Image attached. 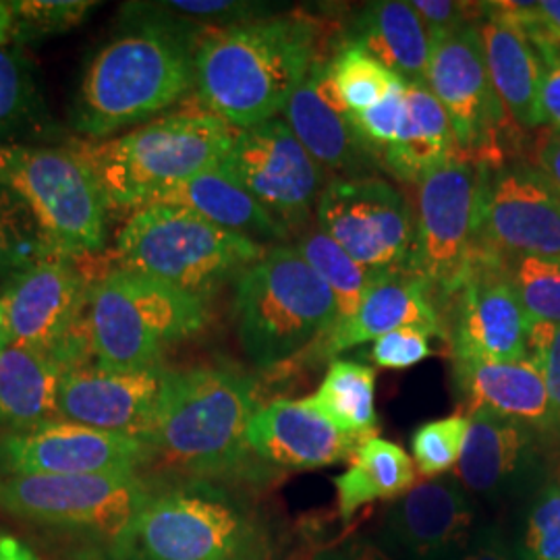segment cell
<instances>
[{
  "label": "cell",
  "instance_id": "15",
  "mask_svg": "<svg viewBox=\"0 0 560 560\" xmlns=\"http://www.w3.org/2000/svg\"><path fill=\"white\" fill-rule=\"evenodd\" d=\"M221 171L260 201L291 235L307 224L324 189V166L284 119L235 131Z\"/></svg>",
  "mask_w": 560,
  "mask_h": 560
},
{
  "label": "cell",
  "instance_id": "49",
  "mask_svg": "<svg viewBox=\"0 0 560 560\" xmlns=\"http://www.w3.org/2000/svg\"><path fill=\"white\" fill-rule=\"evenodd\" d=\"M0 560H40L20 538L0 534Z\"/></svg>",
  "mask_w": 560,
  "mask_h": 560
},
{
  "label": "cell",
  "instance_id": "34",
  "mask_svg": "<svg viewBox=\"0 0 560 560\" xmlns=\"http://www.w3.org/2000/svg\"><path fill=\"white\" fill-rule=\"evenodd\" d=\"M298 252L303 256L328 287L335 293L339 320H347L360 307L365 291L374 280L381 279L360 261L353 260L337 241L330 240L320 229H307L295 243Z\"/></svg>",
  "mask_w": 560,
  "mask_h": 560
},
{
  "label": "cell",
  "instance_id": "25",
  "mask_svg": "<svg viewBox=\"0 0 560 560\" xmlns=\"http://www.w3.org/2000/svg\"><path fill=\"white\" fill-rule=\"evenodd\" d=\"M407 326L446 340V326L430 287L416 275L381 277L365 291L360 307L347 320L337 322L322 340V358H337L342 351L376 340Z\"/></svg>",
  "mask_w": 560,
  "mask_h": 560
},
{
  "label": "cell",
  "instance_id": "9",
  "mask_svg": "<svg viewBox=\"0 0 560 560\" xmlns=\"http://www.w3.org/2000/svg\"><path fill=\"white\" fill-rule=\"evenodd\" d=\"M150 499L140 474L0 476L4 513L119 541L122 548Z\"/></svg>",
  "mask_w": 560,
  "mask_h": 560
},
{
  "label": "cell",
  "instance_id": "21",
  "mask_svg": "<svg viewBox=\"0 0 560 560\" xmlns=\"http://www.w3.org/2000/svg\"><path fill=\"white\" fill-rule=\"evenodd\" d=\"M457 480L486 501H502L534 486L544 471L538 430L490 413L469 416Z\"/></svg>",
  "mask_w": 560,
  "mask_h": 560
},
{
  "label": "cell",
  "instance_id": "47",
  "mask_svg": "<svg viewBox=\"0 0 560 560\" xmlns=\"http://www.w3.org/2000/svg\"><path fill=\"white\" fill-rule=\"evenodd\" d=\"M536 168L540 171L560 200V133L546 129L536 143Z\"/></svg>",
  "mask_w": 560,
  "mask_h": 560
},
{
  "label": "cell",
  "instance_id": "17",
  "mask_svg": "<svg viewBox=\"0 0 560 560\" xmlns=\"http://www.w3.org/2000/svg\"><path fill=\"white\" fill-rule=\"evenodd\" d=\"M425 85L441 102L460 152L476 162H499L497 131L504 108L486 69L476 21L453 34L430 38Z\"/></svg>",
  "mask_w": 560,
  "mask_h": 560
},
{
  "label": "cell",
  "instance_id": "27",
  "mask_svg": "<svg viewBox=\"0 0 560 560\" xmlns=\"http://www.w3.org/2000/svg\"><path fill=\"white\" fill-rule=\"evenodd\" d=\"M476 25L486 69L504 113L523 129L541 127L540 94L546 62L538 48L506 21L480 18Z\"/></svg>",
  "mask_w": 560,
  "mask_h": 560
},
{
  "label": "cell",
  "instance_id": "7",
  "mask_svg": "<svg viewBox=\"0 0 560 560\" xmlns=\"http://www.w3.org/2000/svg\"><path fill=\"white\" fill-rule=\"evenodd\" d=\"M260 241L231 233L175 206L133 210L117 235V261L150 279L208 300L266 256Z\"/></svg>",
  "mask_w": 560,
  "mask_h": 560
},
{
  "label": "cell",
  "instance_id": "32",
  "mask_svg": "<svg viewBox=\"0 0 560 560\" xmlns=\"http://www.w3.org/2000/svg\"><path fill=\"white\" fill-rule=\"evenodd\" d=\"M55 129L36 62L23 44H0V143H25Z\"/></svg>",
  "mask_w": 560,
  "mask_h": 560
},
{
  "label": "cell",
  "instance_id": "29",
  "mask_svg": "<svg viewBox=\"0 0 560 560\" xmlns=\"http://www.w3.org/2000/svg\"><path fill=\"white\" fill-rule=\"evenodd\" d=\"M65 370L48 351L9 342L0 351V423L11 432H25L59 420Z\"/></svg>",
  "mask_w": 560,
  "mask_h": 560
},
{
  "label": "cell",
  "instance_id": "40",
  "mask_svg": "<svg viewBox=\"0 0 560 560\" xmlns=\"http://www.w3.org/2000/svg\"><path fill=\"white\" fill-rule=\"evenodd\" d=\"M521 560H560V481H550L532 502L523 541Z\"/></svg>",
  "mask_w": 560,
  "mask_h": 560
},
{
  "label": "cell",
  "instance_id": "6",
  "mask_svg": "<svg viewBox=\"0 0 560 560\" xmlns=\"http://www.w3.org/2000/svg\"><path fill=\"white\" fill-rule=\"evenodd\" d=\"M206 324V300L122 268L92 284L85 310L92 360L120 372L159 368L166 349Z\"/></svg>",
  "mask_w": 560,
  "mask_h": 560
},
{
  "label": "cell",
  "instance_id": "39",
  "mask_svg": "<svg viewBox=\"0 0 560 560\" xmlns=\"http://www.w3.org/2000/svg\"><path fill=\"white\" fill-rule=\"evenodd\" d=\"M467 425V416H451L421 423L411 436V459L418 465L421 476L439 478L457 467Z\"/></svg>",
  "mask_w": 560,
  "mask_h": 560
},
{
  "label": "cell",
  "instance_id": "31",
  "mask_svg": "<svg viewBox=\"0 0 560 560\" xmlns=\"http://www.w3.org/2000/svg\"><path fill=\"white\" fill-rule=\"evenodd\" d=\"M349 463V469L335 478L342 520L353 517L365 504L400 499L416 486V463L395 442L372 436Z\"/></svg>",
  "mask_w": 560,
  "mask_h": 560
},
{
  "label": "cell",
  "instance_id": "33",
  "mask_svg": "<svg viewBox=\"0 0 560 560\" xmlns=\"http://www.w3.org/2000/svg\"><path fill=\"white\" fill-rule=\"evenodd\" d=\"M307 402L349 436L368 441L378 432L376 372L365 363L330 361L324 381Z\"/></svg>",
  "mask_w": 560,
  "mask_h": 560
},
{
  "label": "cell",
  "instance_id": "20",
  "mask_svg": "<svg viewBox=\"0 0 560 560\" xmlns=\"http://www.w3.org/2000/svg\"><path fill=\"white\" fill-rule=\"evenodd\" d=\"M474 502L457 478H428L388 509L384 540L405 560H455L476 532Z\"/></svg>",
  "mask_w": 560,
  "mask_h": 560
},
{
  "label": "cell",
  "instance_id": "36",
  "mask_svg": "<svg viewBox=\"0 0 560 560\" xmlns=\"http://www.w3.org/2000/svg\"><path fill=\"white\" fill-rule=\"evenodd\" d=\"M499 260L529 324L560 326V258L499 254Z\"/></svg>",
  "mask_w": 560,
  "mask_h": 560
},
{
  "label": "cell",
  "instance_id": "45",
  "mask_svg": "<svg viewBox=\"0 0 560 560\" xmlns=\"http://www.w3.org/2000/svg\"><path fill=\"white\" fill-rule=\"evenodd\" d=\"M455 560H515L497 527H476L467 546Z\"/></svg>",
  "mask_w": 560,
  "mask_h": 560
},
{
  "label": "cell",
  "instance_id": "24",
  "mask_svg": "<svg viewBox=\"0 0 560 560\" xmlns=\"http://www.w3.org/2000/svg\"><path fill=\"white\" fill-rule=\"evenodd\" d=\"M282 113L295 138L324 168L361 177L374 162L332 85L328 60L314 62Z\"/></svg>",
  "mask_w": 560,
  "mask_h": 560
},
{
  "label": "cell",
  "instance_id": "5",
  "mask_svg": "<svg viewBox=\"0 0 560 560\" xmlns=\"http://www.w3.org/2000/svg\"><path fill=\"white\" fill-rule=\"evenodd\" d=\"M241 347L260 370L322 342L339 320L337 300L295 245H275L235 284Z\"/></svg>",
  "mask_w": 560,
  "mask_h": 560
},
{
  "label": "cell",
  "instance_id": "2",
  "mask_svg": "<svg viewBox=\"0 0 560 560\" xmlns=\"http://www.w3.org/2000/svg\"><path fill=\"white\" fill-rule=\"evenodd\" d=\"M318 48V23L298 13L210 30L196 42L194 88L203 110L241 131L277 119Z\"/></svg>",
  "mask_w": 560,
  "mask_h": 560
},
{
  "label": "cell",
  "instance_id": "43",
  "mask_svg": "<svg viewBox=\"0 0 560 560\" xmlns=\"http://www.w3.org/2000/svg\"><path fill=\"white\" fill-rule=\"evenodd\" d=\"M529 360L540 365L541 376L555 413V428L560 434V326L529 324Z\"/></svg>",
  "mask_w": 560,
  "mask_h": 560
},
{
  "label": "cell",
  "instance_id": "10",
  "mask_svg": "<svg viewBox=\"0 0 560 560\" xmlns=\"http://www.w3.org/2000/svg\"><path fill=\"white\" fill-rule=\"evenodd\" d=\"M254 536L237 502L194 483L152 494L125 550L140 560H252Z\"/></svg>",
  "mask_w": 560,
  "mask_h": 560
},
{
  "label": "cell",
  "instance_id": "22",
  "mask_svg": "<svg viewBox=\"0 0 560 560\" xmlns=\"http://www.w3.org/2000/svg\"><path fill=\"white\" fill-rule=\"evenodd\" d=\"M365 441L340 432L307 399H277L258 407L247 428V448L279 469H320L355 457Z\"/></svg>",
  "mask_w": 560,
  "mask_h": 560
},
{
  "label": "cell",
  "instance_id": "51",
  "mask_svg": "<svg viewBox=\"0 0 560 560\" xmlns=\"http://www.w3.org/2000/svg\"><path fill=\"white\" fill-rule=\"evenodd\" d=\"M9 345V332H7V324H4V312L0 305V351Z\"/></svg>",
  "mask_w": 560,
  "mask_h": 560
},
{
  "label": "cell",
  "instance_id": "48",
  "mask_svg": "<svg viewBox=\"0 0 560 560\" xmlns=\"http://www.w3.org/2000/svg\"><path fill=\"white\" fill-rule=\"evenodd\" d=\"M540 106L544 125L560 133V57L546 65L541 81Z\"/></svg>",
  "mask_w": 560,
  "mask_h": 560
},
{
  "label": "cell",
  "instance_id": "30",
  "mask_svg": "<svg viewBox=\"0 0 560 560\" xmlns=\"http://www.w3.org/2000/svg\"><path fill=\"white\" fill-rule=\"evenodd\" d=\"M463 154L441 102L425 83H407V119L399 138L382 154V168L420 185L434 168Z\"/></svg>",
  "mask_w": 560,
  "mask_h": 560
},
{
  "label": "cell",
  "instance_id": "11",
  "mask_svg": "<svg viewBox=\"0 0 560 560\" xmlns=\"http://www.w3.org/2000/svg\"><path fill=\"white\" fill-rule=\"evenodd\" d=\"M318 229L376 277L411 275L416 221L395 185L381 177H337L318 198Z\"/></svg>",
  "mask_w": 560,
  "mask_h": 560
},
{
  "label": "cell",
  "instance_id": "46",
  "mask_svg": "<svg viewBox=\"0 0 560 560\" xmlns=\"http://www.w3.org/2000/svg\"><path fill=\"white\" fill-rule=\"evenodd\" d=\"M312 560H393L384 546L370 538H351L335 546L322 548Z\"/></svg>",
  "mask_w": 560,
  "mask_h": 560
},
{
  "label": "cell",
  "instance_id": "23",
  "mask_svg": "<svg viewBox=\"0 0 560 560\" xmlns=\"http://www.w3.org/2000/svg\"><path fill=\"white\" fill-rule=\"evenodd\" d=\"M453 381L467 418L490 413L557 434L540 365L534 360L481 361L453 358Z\"/></svg>",
  "mask_w": 560,
  "mask_h": 560
},
{
  "label": "cell",
  "instance_id": "26",
  "mask_svg": "<svg viewBox=\"0 0 560 560\" xmlns=\"http://www.w3.org/2000/svg\"><path fill=\"white\" fill-rule=\"evenodd\" d=\"M342 46L358 48L407 83H425L432 44L411 2H370L349 23Z\"/></svg>",
  "mask_w": 560,
  "mask_h": 560
},
{
  "label": "cell",
  "instance_id": "50",
  "mask_svg": "<svg viewBox=\"0 0 560 560\" xmlns=\"http://www.w3.org/2000/svg\"><path fill=\"white\" fill-rule=\"evenodd\" d=\"M11 38V9L9 2L0 0V44Z\"/></svg>",
  "mask_w": 560,
  "mask_h": 560
},
{
  "label": "cell",
  "instance_id": "28",
  "mask_svg": "<svg viewBox=\"0 0 560 560\" xmlns=\"http://www.w3.org/2000/svg\"><path fill=\"white\" fill-rule=\"evenodd\" d=\"M148 206L185 208L249 240L287 241L291 237L289 229H284L260 201L252 198L237 180L222 173L221 166L164 189Z\"/></svg>",
  "mask_w": 560,
  "mask_h": 560
},
{
  "label": "cell",
  "instance_id": "8",
  "mask_svg": "<svg viewBox=\"0 0 560 560\" xmlns=\"http://www.w3.org/2000/svg\"><path fill=\"white\" fill-rule=\"evenodd\" d=\"M0 187L25 203L60 258L80 260L104 247L108 206L71 148L0 143Z\"/></svg>",
  "mask_w": 560,
  "mask_h": 560
},
{
  "label": "cell",
  "instance_id": "16",
  "mask_svg": "<svg viewBox=\"0 0 560 560\" xmlns=\"http://www.w3.org/2000/svg\"><path fill=\"white\" fill-rule=\"evenodd\" d=\"M444 307H451L444 320L451 358L529 360V320L497 252L474 243L467 277Z\"/></svg>",
  "mask_w": 560,
  "mask_h": 560
},
{
  "label": "cell",
  "instance_id": "14",
  "mask_svg": "<svg viewBox=\"0 0 560 560\" xmlns=\"http://www.w3.org/2000/svg\"><path fill=\"white\" fill-rule=\"evenodd\" d=\"M474 243L504 256L560 258V200L525 162H476Z\"/></svg>",
  "mask_w": 560,
  "mask_h": 560
},
{
  "label": "cell",
  "instance_id": "41",
  "mask_svg": "<svg viewBox=\"0 0 560 560\" xmlns=\"http://www.w3.org/2000/svg\"><path fill=\"white\" fill-rule=\"evenodd\" d=\"M407 119V81L400 80L393 92L374 108L353 117L355 131L370 152L372 161L381 162L382 154L399 138Z\"/></svg>",
  "mask_w": 560,
  "mask_h": 560
},
{
  "label": "cell",
  "instance_id": "4",
  "mask_svg": "<svg viewBox=\"0 0 560 560\" xmlns=\"http://www.w3.org/2000/svg\"><path fill=\"white\" fill-rule=\"evenodd\" d=\"M235 129L208 110H180L148 120L106 140L67 143L90 168L104 201L117 210H140L164 189L219 168Z\"/></svg>",
  "mask_w": 560,
  "mask_h": 560
},
{
  "label": "cell",
  "instance_id": "37",
  "mask_svg": "<svg viewBox=\"0 0 560 560\" xmlns=\"http://www.w3.org/2000/svg\"><path fill=\"white\" fill-rule=\"evenodd\" d=\"M328 73L351 117L374 108L400 81L378 60L351 46H340L339 52L328 60Z\"/></svg>",
  "mask_w": 560,
  "mask_h": 560
},
{
  "label": "cell",
  "instance_id": "42",
  "mask_svg": "<svg viewBox=\"0 0 560 560\" xmlns=\"http://www.w3.org/2000/svg\"><path fill=\"white\" fill-rule=\"evenodd\" d=\"M430 335L416 326H407L374 340L370 360L386 370H407L432 355Z\"/></svg>",
  "mask_w": 560,
  "mask_h": 560
},
{
  "label": "cell",
  "instance_id": "44",
  "mask_svg": "<svg viewBox=\"0 0 560 560\" xmlns=\"http://www.w3.org/2000/svg\"><path fill=\"white\" fill-rule=\"evenodd\" d=\"M430 38L453 34L467 23H474L471 15H478V4L455 2V0H411Z\"/></svg>",
  "mask_w": 560,
  "mask_h": 560
},
{
  "label": "cell",
  "instance_id": "13",
  "mask_svg": "<svg viewBox=\"0 0 560 560\" xmlns=\"http://www.w3.org/2000/svg\"><path fill=\"white\" fill-rule=\"evenodd\" d=\"M476 191L478 164L465 154L448 159L420 183L411 275L430 287L441 314L471 266Z\"/></svg>",
  "mask_w": 560,
  "mask_h": 560
},
{
  "label": "cell",
  "instance_id": "12",
  "mask_svg": "<svg viewBox=\"0 0 560 560\" xmlns=\"http://www.w3.org/2000/svg\"><path fill=\"white\" fill-rule=\"evenodd\" d=\"M80 260L40 261L0 289L9 342L48 351L67 370L94 361L85 310L96 280L88 279Z\"/></svg>",
  "mask_w": 560,
  "mask_h": 560
},
{
  "label": "cell",
  "instance_id": "19",
  "mask_svg": "<svg viewBox=\"0 0 560 560\" xmlns=\"http://www.w3.org/2000/svg\"><path fill=\"white\" fill-rule=\"evenodd\" d=\"M166 370H106L83 363L65 370L59 386V420L143 441L161 399Z\"/></svg>",
  "mask_w": 560,
  "mask_h": 560
},
{
  "label": "cell",
  "instance_id": "38",
  "mask_svg": "<svg viewBox=\"0 0 560 560\" xmlns=\"http://www.w3.org/2000/svg\"><path fill=\"white\" fill-rule=\"evenodd\" d=\"M98 2L85 0H20L9 2L11 9V38L23 44L65 34L81 25Z\"/></svg>",
  "mask_w": 560,
  "mask_h": 560
},
{
  "label": "cell",
  "instance_id": "1",
  "mask_svg": "<svg viewBox=\"0 0 560 560\" xmlns=\"http://www.w3.org/2000/svg\"><path fill=\"white\" fill-rule=\"evenodd\" d=\"M127 15L125 30L102 46L81 75L71 127L83 140H106L148 122L196 85L198 36L150 2L127 7Z\"/></svg>",
  "mask_w": 560,
  "mask_h": 560
},
{
  "label": "cell",
  "instance_id": "35",
  "mask_svg": "<svg viewBox=\"0 0 560 560\" xmlns=\"http://www.w3.org/2000/svg\"><path fill=\"white\" fill-rule=\"evenodd\" d=\"M57 256L25 203L0 187V289L23 270Z\"/></svg>",
  "mask_w": 560,
  "mask_h": 560
},
{
  "label": "cell",
  "instance_id": "18",
  "mask_svg": "<svg viewBox=\"0 0 560 560\" xmlns=\"http://www.w3.org/2000/svg\"><path fill=\"white\" fill-rule=\"evenodd\" d=\"M145 465V441L71 421H48L0 439V476L138 474Z\"/></svg>",
  "mask_w": 560,
  "mask_h": 560
},
{
  "label": "cell",
  "instance_id": "3",
  "mask_svg": "<svg viewBox=\"0 0 560 560\" xmlns=\"http://www.w3.org/2000/svg\"><path fill=\"white\" fill-rule=\"evenodd\" d=\"M256 411V382L240 370H166L143 436L150 463L189 476L231 471L249 453L247 428Z\"/></svg>",
  "mask_w": 560,
  "mask_h": 560
}]
</instances>
